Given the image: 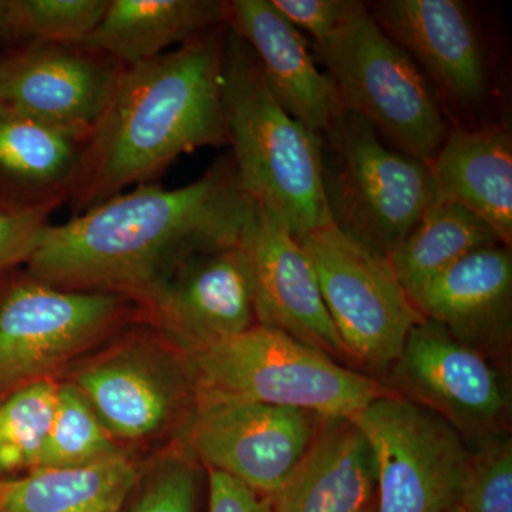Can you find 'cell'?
<instances>
[{"instance_id": "cell-1", "label": "cell", "mask_w": 512, "mask_h": 512, "mask_svg": "<svg viewBox=\"0 0 512 512\" xmlns=\"http://www.w3.org/2000/svg\"><path fill=\"white\" fill-rule=\"evenodd\" d=\"M254 212L228 154L194 183L137 185L50 222L23 266L47 285L116 293L143 311L195 255L244 241Z\"/></svg>"}, {"instance_id": "cell-2", "label": "cell", "mask_w": 512, "mask_h": 512, "mask_svg": "<svg viewBox=\"0 0 512 512\" xmlns=\"http://www.w3.org/2000/svg\"><path fill=\"white\" fill-rule=\"evenodd\" d=\"M225 32L221 26L124 67L106 113L87 138L69 201L74 214L153 183L184 154L228 146L220 93Z\"/></svg>"}, {"instance_id": "cell-3", "label": "cell", "mask_w": 512, "mask_h": 512, "mask_svg": "<svg viewBox=\"0 0 512 512\" xmlns=\"http://www.w3.org/2000/svg\"><path fill=\"white\" fill-rule=\"evenodd\" d=\"M220 93L229 156L249 200L272 212L298 239L333 222L322 137L278 103L255 53L228 25Z\"/></svg>"}, {"instance_id": "cell-4", "label": "cell", "mask_w": 512, "mask_h": 512, "mask_svg": "<svg viewBox=\"0 0 512 512\" xmlns=\"http://www.w3.org/2000/svg\"><path fill=\"white\" fill-rule=\"evenodd\" d=\"M195 393L352 419L394 394L382 380L342 365L279 330L254 325L185 356Z\"/></svg>"}, {"instance_id": "cell-5", "label": "cell", "mask_w": 512, "mask_h": 512, "mask_svg": "<svg viewBox=\"0 0 512 512\" xmlns=\"http://www.w3.org/2000/svg\"><path fill=\"white\" fill-rule=\"evenodd\" d=\"M316 50L343 110L362 117L406 156L424 164L436 156L450 131L436 90L367 6Z\"/></svg>"}, {"instance_id": "cell-6", "label": "cell", "mask_w": 512, "mask_h": 512, "mask_svg": "<svg viewBox=\"0 0 512 512\" xmlns=\"http://www.w3.org/2000/svg\"><path fill=\"white\" fill-rule=\"evenodd\" d=\"M133 320L140 306L116 293L55 288L23 265L0 272V397L53 379Z\"/></svg>"}, {"instance_id": "cell-7", "label": "cell", "mask_w": 512, "mask_h": 512, "mask_svg": "<svg viewBox=\"0 0 512 512\" xmlns=\"http://www.w3.org/2000/svg\"><path fill=\"white\" fill-rule=\"evenodd\" d=\"M323 134V181L333 224L392 255L434 200L427 164L394 150L346 110Z\"/></svg>"}, {"instance_id": "cell-8", "label": "cell", "mask_w": 512, "mask_h": 512, "mask_svg": "<svg viewBox=\"0 0 512 512\" xmlns=\"http://www.w3.org/2000/svg\"><path fill=\"white\" fill-rule=\"evenodd\" d=\"M322 292L350 365L382 380L407 336L423 320L400 284L389 256L330 224L299 239Z\"/></svg>"}, {"instance_id": "cell-9", "label": "cell", "mask_w": 512, "mask_h": 512, "mask_svg": "<svg viewBox=\"0 0 512 512\" xmlns=\"http://www.w3.org/2000/svg\"><path fill=\"white\" fill-rule=\"evenodd\" d=\"M352 421L372 451L376 512H446L460 505L470 448L439 414L392 394Z\"/></svg>"}, {"instance_id": "cell-10", "label": "cell", "mask_w": 512, "mask_h": 512, "mask_svg": "<svg viewBox=\"0 0 512 512\" xmlns=\"http://www.w3.org/2000/svg\"><path fill=\"white\" fill-rule=\"evenodd\" d=\"M111 348L82 363L69 379L107 433L119 444L140 443L175 423L181 429L195 403L187 357L154 328L130 333Z\"/></svg>"}, {"instance_id": "cell-11", "label": "cell", "mask_w": 512, "mask_h": 512, "mask_svg": "<svg viewBox=\"0 0 512 512\" xmlns=\"http://www.w3.org/2000/svg\"><path fill=\"white\" fill-rule=\"evenodd\" d=\"M322 419L293 407L195 393L178 446L201 467L272 497L311 446Z\"/></svg>"}, {"instance_id": "cell-12", "label": "cell", "mask_w": 512, "mask_h": 512, "mask_svg": "<svg viewBox=\"0 0 512 512\" xmlns=\"http://www.w3.org/2000/svg\"><path fill=\"white\" fill-rule=\"evenodd\" d=\"M508 367L423 319L407 336L383 383L397 396L439 414L467 443L510 434Z\"/></svg>"}, {"instance_id": "cell-13", "label": "cell", "mask_w": 512, "mask_h": 512, "mask_svg": "<svg viewBox=\"0 0 512 512\" xmlns=\"http://www.w3.org/2000/svg\"><path fill=\"white\" fill-rule=\"evenodd\" d=\"M124 67L84 43L0 50V104L87 140Z\"/></svg>"}, {"instance_id": "cell-14", "label": "cell", "mask_w": 512, "mask_h": 512, "mask_svg": "<svg viewBox=\"0 0 512 512\" xmlns=\"http://www.w3.org/2000/svg\"><path fill=\"white\" fill-rule=\"evenodd\" d=\"M143 322L184 356L256 325L244 241L201 252L181 266L143 309Z\"/></svg>"}, {"instance_id": "cell-15", "label": "cell", "mask_w": 512, "mask_h": 512, "mask_svg": "<svg viewBox=\"0 0 512 512\" xmlns=\"http://www.w3.org/2000/svg\"><path fill=\"white\" fill-rule=\"evenodd\" d=\"M244 244L251 264L256 325L284 332L350 365L299 239L272 212L255 204Z\"/></svg>"}, {"instance_id": "cell-16", "label": "cell", "mask_w": 512, "mask_h": 512, "mask_svg": "<svg viewBox=\"0 0 512 512\" xmlns=\"http://www.w3.org/2000/svg\"><path fill=\"white\" fill-rule=\"evenodd\" d=\"M370 13L441 92L464 106L487 99V59L466 3L383 0Z\"/></svg>"}, {"instance_id": "cell-17", "label": "cell", "mask_w": 512, "mask_h": 512, "mask_svg": "<svg viewBox=\"0 0 512 512\" xmlns=\"http://www.w3.org/2000/svg\"><path fill=\"white\" fill-rule=\"evenodd\" d=\"M424 319L507 367L512 342V256L505 245L471 252L412 296Z\"/></svg>"}, {"instance_id": "cell-18", "label": "cell", "mask_w": 512, "mask_h": 512, "mask_svg": "<svg viewBox=\"0 0 512 512\" xmlns=\"http://www.w3.org/2000/svg\"><path fill=\"white\" fill-rule=\"evenodd\" d=\"M228 9V28L255 53L275 99L293 119L322 136L343 109L332 80L316 66L301 32L272 0H232Z\"/></svg>"}, {"instance_id": "cell-19", "label": "cell", "mask_w": 512, "mask_h": 512, "mask_svg": "<svg viewBox=\"0 0 512 512\" xmlns=\"http://www.w3.org/2000/svg\"><path fill=\"white\" fill-rule=\"evenodd\" d=\"M86 141L0 104V212L69 204Z\"/></svg>"}, {"instance_id": "cell-20", "label": "cell", "mask_w": 512, "mask_h": 512, "mask_svg": "<svg viewBox=\"0 0 512 512\" xmlns=\"http://www.w3.org/2000/svg\"><path fill=\"white\" fill-rule=\"evenodd\" d=\"M376 493L372 451L352 419L323 417L291 476L272 497V512H362Z\"/></svg>"}, {"instance_id": "cell-21", "label": "cell", "mask_w": 512, "mask_h": 512, "mask_svg": "<svg viewBox=\"0 0 512 512\" xmlns=\"http://www.w3.org/2000/svg\"><path fill=\"white\" fill-rule=\"evenodd\" d=\"M434 200L454 202L512 244V138L497 124L448 131L427 163Z\"/></svg>"}, {"instance_id": "cell-22", "label": "cell", "mask_w": 512, "mask_h": 512, "mask_svg": "<svg viewBox=\"0 0 512 512\" xmlns=\"http://www.w3.org/2000/svg\"><path fill=\"white\" fill-rule=\"evenodd\" d=\"M228 12L222 0H109L82 43L131 66L227 26Z\"/></svg>"}, {"instance_id": "cell-23", "label": "cell", "mask_w": 512, "mask_h": 512, "mask_svg": "<svg viewBox=\"0 0 512 512\" xmlns=\"http://www.w3.org/2000/svg\"><path fill=\"white\" fill-rule=\"evenodd\" d=\"M141 467L127 454L83 468L0 478V512H124Z\"/></svg>"}, {"instance_id": "cell-24", "label": "cell", "mask_w": 512, "mask_h": 512, "mask_svg": "<svg viewBox=\"0 0 512 512\" xmlns=\"http://www.w3.org/2000/svg\"><path fill=\"white\" fill-rule=\"evenodd\" d=\"M495 245L504 244L473 212L454 202L433 200L389 259L412 298L464 256Z\"/></svg>"}, {"instance_id": "cell-25", "label": "cell", "mask_w": 512, "mask_h": 512, "mask_svg": "<svg viewBox=\"0 0 512 512\" xmlns=\"http://www.w3.org/2000/svg\"><path fill=\"white\" fill-rule=\"evenodd\" d=\"M109 0H0V50L82 43Z\"/></svg>"}, {"instance_id": "cell-26", "label": "cell", "mask_w": 512, "mask_h": 512, "mask_svg": "<svg viewBox=\"0 0 512 512\" xmlns=\"http://www.w3.org/2000/svg\"><path fill=\"white\" fill-rule=\"evenodd\" d=\"M123 454L84 394L69 380L59 382L52 424L33 470L96 466Z\"/></svg>"}, {"instance_id": "cell-27", "label": "cell", "mask_w": 512, "mask_h": 512, "mask_svg": "<svg viewBox=\"0 0 512 512\" xmlns=\"http://www.w3.org/2000/svg\"><path fill=\"white\" fill-rule=\"evenodd\" d=\"M57 389L53 377L0 397V478L36 467L55 413Z\"/></svg>"}, {"instance_id": "cell-28", "label": "cell", "mask_w": 512, "mask_h": 512, "mask_svg": "<svg viewBox=\"0 0 512 512\" xmlns=\"http://www.w3.org/2000/svg\"><path fill=\"white\" fill-rule=\"evenodd\" d=\"M200 490V464L177 446L141 468L127 512H197Z\"/></svg>"}, {"instance_id": "cell-29", "label": "cell", "mask_w": 512, "mask_h": 512, "mask_svg": "<svg viewBox=\"0 0 512 512\" xmlns=\"http://www.w3.org/2000/svg\"><path fill=\"white\" fill-rule=\"evenodd\" d=\"M467 444L470 458L461 507L467 512H512L510 434H495Z\"/></svg>"}, {"instance_id": "cell-30", "label": "cell", "mask_w": 512, "mask_h": 512, "mask_svg": "<svg viewBox=\"0 0 512 512\" xmlns=\"http://www.w3.org/2000/svg\"><path fill=\"white\" fill-rule=\"evenodd\" d=\"M296 29L305 30L316 45L366 8L357 0H272Z\"/></svg>"}, {"instance_id": "cell-31", "label": "cell", "mask_w": 512, "mask_h": 512, "mask_svg": "<svg viewBox=\"0 0 512 512\" xmlns=\"http://www.w3.org/2000/svg\"><path fill=\"white\" fill-rule=\"evenodd\" d=\"M55 212L52 208L25 214L0 212V272L26 264Z\"/></svg>"}, {"instance_id": "cell-32", "label": "cell", "mask_w": 512, "mask_h": 512, "mask_svg": "<svg viewBox=\"0 0 512 512\" xmlns=\"http://www.w3.org/2000/svg\"><path fill=\"white\" fill-rule=\"evenodd\" d=\"M210 477V512H272L271 500L242 484L241 481L208 470Z\"/></svg>"}, {"instance_id": "cell-33", "label": "cell", "mask_w": 512, "mask_h": 512, "mask_svg": "<svg viewBox=\"0 0 512 512\" xmlns=\"http://www.w3.org/2000/svg\"><path fill=\"white\" fill-rule=\"evenodd\" d=\"M446 512H467V511L464 510V508L461 507V505H457V507L451 508V510H448Z\"/></svg>"}, {"instance_id": "cell-34", "label": "cell", "mask_w": 512, "mask_h": 512, "mask_svg": "<svg viewBox=\"0 0 512 512\" xmlns=\"http://www.w3.org/2000/svg\"><path fill=\"white\" fill-rule=\"evenodd\" d=\"M362 512H376V505L375 504L370 505L369 508H366V510L362 511Z\"/></svg>"}]
</instances>
